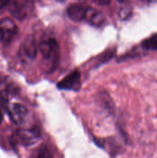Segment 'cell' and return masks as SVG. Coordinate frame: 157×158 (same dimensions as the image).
<instances>
[{
  "label": "cell",
  "instance_id": "1",
  "mask_svg": "<svg viewBox=\"0 0 157 158\" xmlns=\"http://www.w3.org/2000/svg\"><path fill=\"white\" fill-rule=\"evenodd\" d=\"M39 49L48 72L55 70L59 60V46L56 40L53 38L43 40L40 43Z\"/></svg>",
  "mask_w": 157,
  "mask_h": 158
},
{
  "label": "cell",
  "instance_id": "8",
  "mask_svg": "<svg viewBox=\"0 0 157 158\" xmlns=\"http://www.w3.org/2000/svg\"><path fill=\"white\" fill-rule=\"evenodd\" d=\"M85 21H86L92 26L99 27V26H103V23L106 21V19L101 12L93 9V8L89 7L87 12H86Z\"/></svg>",
  "mask_w": 157,
  "mask_h": 158
},
{
  "label": "cell",
  "instance_id": "4",
  "mask_svg": "<svg viewBox=\"0 0 157 158\" xmlns=\"http://www.w3.org/2000/svg\"><path fill=\"white\" fill-rule=\"evenodd\" d=\"M80 86V73L75 69L57 83V87L64 90H76Z\"/></svg>",
  "mask_w": 157,
  "mask_h": 158
},
{
  "label": "cell",
  "instance_id": "3",
  "mask_svg": "<svg viewBox=\"0 0 157 158\" xmlns=\"http://www.w3.org/2000/svg\"><path fill=\"white\" fill-rule=\"evenodd\" d=\"M38 51L36 40L32 35L26 37L20 46L18 55L23 61H31L35 58Z\"/></svg>",
  "mask_w": 157,
  "mask_h": 158
},
{
  "label": "cell",
  "instance_id": "7",
  "mask_svg": "<svg viewBox=\"0 0 157 158\" xmlns=\"http://www.w3.org/2000/svg\"><path fill=\"white\" fill-rule=\"evenodd\" d=\"M89 6L83 4H72L67 9L68 16L75 22H81L85 20L86 12Z\"/></svg>",
  "mask_w": 157,
  "mask_h": 158
},
{
  "label": "cell",
  "instance_id": "15",
  "mask_svg": "<svg viewBox=\"0 0 157 158\" xmlns=\"http://www.w3.org/2000/svg\"><path fill=\"white\" fill-rule=\"evenodd\" d=\"M118 1L119 2H126V0H118Z\"/></svg>",
  "mask_w": 157,
  "mask_h": 158
},
{
  "label": "cell",
  "instance_id": "2",
  "mask_svg": "<svg viewBox=\"0 0 157 158\" xmlns=\"http://www.w3.org/2000/svg\"><path fill=\"white\" fill-rule=\"evenodd\" d=\"M17 31V26L11 19L3 18L0 20V40L2 43L9 44L15 38Z\"/></svg>",
  "mask_w": 157,
  "mask_h": 158
},
{
  "label": "cell",
  "instance_id": "5",
  "mask_svg": "<svg viewBox=\"0 0 157 158\" xmlns=\"http://www.w3.org/2000/svg\"><path fill=\"white\" fill-rule=\"evenodd\" d=\"M7 110L12 121L17 125L23 124L29 114L26 106L18 103H12Z\"/></svg>",
  "mask_w": 157,
  "mask_h": 158
},
{
  "label": "cell",
  "instance_id": "9",
  "mask_svg": "<svg viewBox=\"0 0 157 158\" xmlns=\"http://www.w3.org/2000/svg\"><path fill=\"white\" fill-rule=\"evenodd\" d=\"M142 46L148 50H157V33L146 39L142 43Z\"/></svg>",
  "mask_w": 157,
  "mask_h": 158
},
{
  "label": "cell",
  "instance_id": "11",
  "mask_svg": "<svg viewBox=\"0 0 157 158\" xmlns=\"http://www.w3.org/2000/svg\"><path fill=\"white\" fill-rule=\"evenodd\" d=\"M92 1L99 6H108L110 3V0H92Z\"/></svg>",
  "mask_w": 157,
  "mask_h": 158
},
{
  "label": "cell",
  "instance_id": "14",
  "mask_svg": "<svg viewBox=\"0 0 157 158\" xmlns=\"http://www.w3.org/2000/svg\"><path fill=\"white\" fill-rule=\"evenodd\" d=\"M3 119V115H2V109H1V106H0V123L2 122Z\"/></svg>",
  "mask_w": 157,
  "mask_h": 158
},
{
  "label": "cell",
  "instance_id": "12",
  "mask_svg": "<svg viewBox=\"0 0 157 158\" xmlns=\"http://www.w3.org/2000/svg\"><path fill=\"white\" fill-rule=\"evenodd\" d=\"M10 0H0V8L3 7L4 6L7 5Z\"/></svg>",
  "mask_w": 157,
  "mask_h": 158
},
{
  "label": "cell",
  "instance_id": "13",
  "mask_svg": "<svg viewBox=\"0 0 157 158\" xmlns=\"http://www.w3.org/2000/svg\"><path fill=\"white\" fill-rule=\"evenodd\" d=\"M141 1L144 2H147V3H155L156 2L157 0H141Z\"/></svg>",
  "mask_w": 157,
  "mask_h": 158
},
{
  "label": "cell",
  "instance_id": "10",
  "mask_svg": "<svg viewBox=\"0 0 157 158\" xmlns=\"http://www.w3.org/2000/svg\"><path fill=\"white\" fill-rule=\"evenodd\" d=\"M33 158H53V157L47 147L41 146L35 151Z\"/></svg>",
  "mask_w": 157,
  "mask_h": 158
},
{
  "label": "cell",
  "instance_id": "6",
  "mask_svg": "<svg viewBox=\"0 0 157 158\" xmlns=\"http://www.w3.org/2000/svg\"><path fill=\"white\" fill-rule=\"evenodd\" d=\"M17 137L26 146H30L36 143L40 137V131L36 127L29 129H19L16 131Z\"/></svg>",
  "mask_w": 157,
  "mask_h": 158
}]
</instances>
